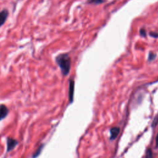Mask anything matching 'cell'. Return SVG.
Masks as SVG:
<instances>
[{
  "label": "cell",
  "instance_id": "6",
  "mask_svg": "<svg viewBox=\"0 0 158 158\" xmlns=\"http://www.w3.org/2000/svg\"><path fill=\"white\" fill-rule=\"evenodd\" d=\"M8 15V12L4 10L0 12V27L4 24Z\"/></svg>",
  "mask_w": 158,
  "mask_h": 158
},
{
  "label": "cell",
  "instance_id": "2",
  "mask_svg": "<svg viewBox=\"0 0 158 158\" xmlns=\"http://www.w3.org/2000/svg\"><path fill=\"white\" fill-rule=\"evenodd\" d=\"M18 144V141L12 138L7 139V152L12 151Z\"/></svg>",
  "mask_w": 158,
  "mask_h": 158
},
{
  "label": "cell",
  "instance_id": "9",
  "mask_svg": "<svg viewBox=\"0 0 158 158\" xmlns=\"http://www.w3.org/2000/svg\"><path fill=\"white\" fill-rule=\"evenodd\" d=\"M104 1V0H88L87 2L89 4H98L102 3Z\"/></svg>",
  "mask_w": 158,
  "mask_h": 158
},
{
  "label": "cell",
  "instance_id": "3",
  "mask_svg": "<svg viewBox=\"0 0 158 158\" xmlns=\"http://www.w3.org/2000/svg\"><path fill=\"white\" fill-rule=\"evenodd\" d=\"M120 133V128L117 127H112L110 129V139L114 140Z\"/></svg>",
  "mask_w": 158,
  "mask_h": 158
},
{
  "label": "cell",
  "instance_id": "14",
  "mask_svg": "<svg viewBox=\"0 0 158 158\" xmlns=\"http://www.w3.org/2000/svg\"><path fill=\"white\" fill-rule=\"evenodd\" d=\"M151 35H152V36H153L154 37H156V38H157V36H158V34H157V33H152V34H151Z\"/></svg>",
  "mask_w": 158,
  "mask_h": 158
},
{
  "label": "cell",
  "instance_id": "1",
  "mask_svg": "<svg viewBox=\"0 0 158 158\" xmlns=\"http://www.w3.org/2000/svg\"><path fill=\"white\" fill-rule=\"evenodd\" d=\"M56 62L64 75L69 73L71 66V60L67 54H61L56 57Z\"/></svg>",
  "mask_w": 158,
  "mask_h": 158
},
{
  "label": "cell",
  "instance_id": "7",
  "mask_svg": "<svg viewBox=\"0 0 158 158\" xmlns=\"http://www.w3.org/2000/svg\"><path fill=\"white\" fill-rule=\"evenodd\" d=\"M43 147V144H41V145L37 149V150L33 153V156H32V158H36V157H38V156L40 155V152H41V151H42Z\"/></svg>",
  "mask_w": 158,
  "mask_h": 158
},
{
  "label": "cell",
  "instance_id": "5",
  "mask_svg": "<svg viewBox=\"0 0 158 158\" xmlns=\"http://www.w3.org/2000/svg\"><path fill=\"white\" fill-rule=\"evenodd\" d=\"M73 94H74V81L70 80L69 84V101L70 102H72L73 100Z\"/></svg>",
  "mask_w": 158,
  "mask_h": 158
},
{
  "label": "cell",
  "instance_id": "8",
  "mask_svg": "<svg viewBox=\"0 0 158 158\" xmlns=\"http://www.w3.org/2000/svg\"><path fill=\"white\" fill-rule=\"evenodd\" d=\"M145 158H153V152L151 148H148L145 154Z\"/></svg>",
  "mask_w": 158,
  "mask_h": 158
},
{
  "label": "cell",
  "instance_id": "11",
  "mask_svg": "<svg viewBox=\"0 0 158 158\" xmlns=\"http://www.w3.org/2000/svg\"><path fill=\"white\" fill-rule=\"evenodd\" d=\"M156 58V54L153 52H150L149 54V60H152Z\"/></svg>",
  "mask_w": 158,
  "mask_h": 158
},
{
  "label": "cell",
  "instance_id": "13",
  "mask_svg": "<svg viewBox=\"0 0 158 158\" xmlns=\"http://www.w3.org/2000/svg\"><path fill=\"white\" fill-rule=\"evenodd\" d=\"M156 148H158V133L156 137Z\"/></svg>",
  "mask_w": 158,
  "mask_h": 158
},
{
  "label": "cell",
  "instance_id": "10",
  "mask_svg": "<svg viewBox=\"0 0 158 158\" xmlns=\"http://www.w3.org/2000/svg\"><path fill=\"white\" fill-rule=\"evenodd\" d=\"M158 124V114L154 117L152 122V124H151V127L152 128H154L155 126H156Z\"/></svg>",
  "mask_w": 158,
  "mask_h": 158
},
{
  "label": "cell",
  "instance_id": "12",
  "mask_svg": "<svg viewBox=\"0 0 158 158\" xmlns=\"http://www.w3.org/2000/svg\"><path fill=\"white\" fill-rule=\"evenodd\" d=\"M140 34L141 36H144L146 35V30L144 29H141L140 30Z\"/></svg>",
  "mask_w": 158,
  "mask_h": 158
},
{
  "label": "cell",
  "instance_id": "4",
  "mask_svg": "<svg viewBox=\"0 0 158 158\" xmlns=\"http://www.w3.org/2000/svg\"><path fill=\"white\" fill-rule=\"evenodd\" d=\"M8 113L9 110L7 107L4 104L0 105V120L4 119L7 115Z\"/></svg>",
  "mask_w": 158,
  "mask_h": 158
}]
</instances>
